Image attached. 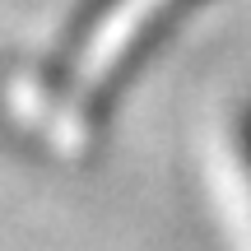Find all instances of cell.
Here are the masks:
<instances>
[{
	"instance_id": "6da1fadb",
	"label": "cell",
	"mask_w": 251,
	"mask_h": 251,
	"mask_svg": "<svg viewBox=\"0 0 251 251\" xmlns=\"http://www.w3.org/2000/svg\"><path fill=\"white\" fill-rule=\"evenodd\" d=\"M209 5H214V0H158V5L149 9V19L135 28V37L121 47V56L107 65V75L98 79L93 102H89V121H93V126L107 121L112 112L121 107V98L135 89V79H140V75L172 47V37H177L181 28L200 14V9H209Z\"/></svg>"
},
{
	"instance_id": "7a4b0ae2",
	"label": "cell",
	"mask_w": 251,
	"mask_h": 251,
	"mask_svg": "<svg viewBox=\"0 0 251 251\" xmlns=\"http://www.w3.org/2000/svg\"><path fill=\"white\" fill-rule=\"evenodd\" d=\"M233 149H237L242 177H247V186H251V102L237 112V121H233Z\"/></svg>"
}]
</instances>
